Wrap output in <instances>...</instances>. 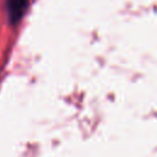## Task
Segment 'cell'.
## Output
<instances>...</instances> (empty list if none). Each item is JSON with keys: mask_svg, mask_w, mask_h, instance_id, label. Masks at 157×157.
I'll return each instance as SVG.
<instances>
[{"mask_svg": "<svg viewBox=\"0 0 157 157\" xmlns=\"http://www.w3.org/2000/svg\"><path fill=\"white\" fill-rule=\"evenodd\" d=\"M27 9V0H7L9 18L12 25L17 23Z\"/></svg>", "mask_w": 157, "mask_h": 157, "instance_id": "1", "label": "cell"}]
</instances>
